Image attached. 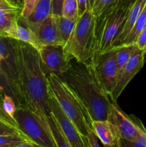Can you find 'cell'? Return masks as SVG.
<instances>
[{
    "mask_svg": "<svg viewBox=\"0 0 146 147\" xmlns=\"http://www.w3.org/2000/svg\"><path fill=\"white\" fill-rule=\"evenodd\" d=\"M26 142H31L24 135L0 136V147H15Z\"/></svg>",
    "mask_w": 146,
    "mask_h": 147,
    "instance_id": "obj_26",
    "label": "cell"
},
{
    "mask_svg": "<svg viewBox=\"0 0 146 147\" xmlns=\"http://www.w3.org/2000/svg\"><path fill=\"white\" fill-rule=\"evenodd\" d=\"M22 8L0 9V36L17 40Z\"/></svg>",
    "mask_w": 146,
    "mask_h": 147,
    "instance_id": "obj_14",
    "label": "cell"
},
{
    "mask_svg": "<svg viewBox=\"0 0 146 147\" xmlns=\"http://www.w3.org/2000/svg\"><path fill=\"white\" fill-rule=\"evenodd\" d=\"M78 19V18H77ZM77 19H68L60 16L59 19V29L61 40L62 41L63 45H65L69 38L71 36L74 30L75 24L77 23ZM63 46V47H64Z\"/></svg>",
    "mask_w": 146,
    "mask_h": 147,
    "instance_id": "obj_22",
    "label": "cell"
},
{
    "mask_svg": "<svg viewBox=\"0 0 146 147\" xmlns=\"http://www.w3.org/2000/svg\"><path fill=\"white\" fill-rule=\"evenodd\" d=\"M7 135L24 134L17 127L7 123L5 121L0 119V136H7Z\"/></svg>",
    "mask_w": 146,
    "mask_h": 147,
    "instance_id": "obj_29",
    "label": "cell"
},
{
    "mask_svg": "<svg viewBox=\"0 0 146 147\" xmlns=\"http://www.w3.org/2000/svg\"><path fill=\"white\" fill-rule=\"evenodd\" d=\"M0 57L7 63L13 80L19 88L18 72V40L0 36Z\"/></svg>",
    "mask_w": 146,
    "mask_h": 147,
    "instance_id": "obj_12",
    "label": "cell"
},
{
    "mask_svg": "<svg viewBox=\"0 0 146 147\" xmlns=\"http://www.w3.org/2000/svg\"><path fill=\"white\" fill-rule=\"evenodd\" d=\"M34 144V147H41V146H38V145H37V144Z\"/></svg>",
    "mask_w": 146,
    "mask_h": 147,
    "instance_id": "obj_41",
    "label": "cell"
},
{
    "mask_svg": "<svg viewBox=\"0 0 146 147\" xmlns=\"http://www.w3.org/2000/svg\"><path fill=\"white\" fill-rule=\"evenodd\" d=\"M61 16L68 19L78 18V4L77 0H63Z\"/></svg>",
    "mask_w": 146,
    "mask_h": 147,
    "instance_id": "obj_25",
    "label": "cell"
},
{
    "mask_svg": "<svg viewBox=\"0 0 146 147\" xmlns=\"http://www.w3.org/2000/svg\"><path fill=\"white\" fill-rule=\"evenodd\" d=\"M115 147H146V129L141 125L138 135L133 140L119 138L117 145Z\"/></svg>",
    "mask_w": 146,
    "mask_h": 147,
    "instance_id": "obj_24",
    "label": "cell"
},
{
    "mask_svg": "<svg viewBox=\"0 0 146 147\" xmlns=\"http://www.w3.org/2000/svg\"><path fill=\"white\" fill-rule=\"evenodd\" d=\"M0 3H4V4H11L8 0H0ZM14 5V4H13Z\"/></svg>",
    "mask_w": 146,
    "mask_h": 147,
    "instance_id": "obj_39",
    "label": "cell"
},
{
    "mask_svg": "<svg viewBox=\"0 0 146 147\" xmlns=\"http://www.w3.org/2000/svg\"><path fill=\"white\" fill-rule=\"evenodd\" d=\"M93 131L103 146L115 147L120 138L115 126L108 120L94 121L90 123Z\"/></svg>",
    "mask_w": 146,
    "mask_h": 147,
    "instance_id": "obj_15",
    "label": "cell"
},
{
    "mask_svg": "<svg viewBox=\"0 0 146 147\" xmlns=\"http://www.w3.org/2000/svg\"><path fill=\"white\" fill-rule=\"evenodd\" d=\"M19 8L11 4H4V3H0V9H16Z\"/></svg>",
    "mask_w": 146,
    "mask_h": 147,
    "instance_id": "obj_36",
    "label": "cell"
},
{
    "mask_svg": "<svg viewBox=\"0 0 146 147\" xmlns=\"http://www.w3.org/2000/svg\"><path fill=\"white\" fill-rule=\"evenodd\" d=\"M3 97H4V93H3L2 91L0 90V103H1V102H2Z\"/></svg>",
    "mask_w": 146,
    "mask_h": 147,
    "instance_id": "obj_40",
    "label": "cell"
},
{
    "mask_svg": "<svg viewBox=\"0 0 146 147\" xmlns=\"http://www.w3.org/2000/svg\"><path fill=\"white\" fill-rule=\"evenodd\" d=\"M49 90L58 103L64 114L69 118L79 131L87 137V126L90 119L75 93L55 74L47 76Z\"/></svg>",
    "mask_w": 146,
    "mask_h": 147,
    "instance_id": "obj_5",
    "label": "cell"
},
{
    "mask_svg": "<svg viewBox=\"0 0 146 147\" xmlns=\"http://www.w3.org/2000/svg\"><path fill=\"white\" fill-rule=\"evenodd\" d=\"M50 103L52 113L61 128L63 134L72 147H89L87 137L83 136L64 114L54 96L50 92Z\"/></svg>",
    "mask_w": 146,
    "mask_h": 147,
    "instance_id": "obj_10",
    "label": "cell"
},
{
    "mask_svg": "<svg viewBox=\"0 0 146 147\" xmlns=\"http://www.w3.org/2000/svg\"><path fill=\"white\" fill-rule=\"evenodd\" d=\"M145 55L146 51L137 48L124 67L119 70L114 87L110 95V99L113 103L117 102V98L127 84L143 67Z\"/></svg>",
    "mask_w": 146,
    "mask_h": 147,
    "instance_id": "obj_9",
    "label": "cell"
},
{
    "mask_svg": "<svg viewBox=\"0 0 146 147\" xmlns=\"http://www.w3.org/2000/svg\"><path fill=\"white\" fill-rule=\"evenodd\" d=\"M14 120L19 129L32 143L41 147H56L47 120L28 106H17Z\"/></svg>",
    "mask_w": 146,
    "mask_h": 147,
    "instance_id": "obj_6",
    "label": "cell"
},
{
    "mask_svg": "<svg viewBox=\"0 0 146 147\" xmlns=\"http://www.w3.org/2000/svg\"><path fill=\"white\" fill-rule=\"evenodd\" d=\"M145 4L146 0H135L133 4H132L131 7H130V10H129L124 27H123L120 34L117 37V40L115 42L113 47H117L123 45L126 38L133 29L137 17L140 15V12L143 10Z\"/></svg>",
    "mask_w": 146,
    "mask_h": 147,
    "instance_id": "obj_17",
    "label": "cell"
},
{
    "mask_svg": "<svg viewBox=\"0 0 146 147\" xmlns=\"http://www.w3.org/2000/svg\"><path fill=\"white\" fill-rule=\"evenodd\" d=\"M40 1V0H24L21 11V18H27Z\"/></svg>",
    "mask_w": 146,
    "mask_h": 147,
    "instance_id": "obj_30",
    "label": "cell"
},
{
    "mask_svg": "<svg viewBox=\"0 0 146 147\" xmlns=\"http://www.w3.org/2000/svg\"><path fill=\"white\" fill-rule=\"evenodd\" d=\"M70 60L85 65H93L96 55V18L92 8L78 17L68 41L63 47Z\"/></svg>",
    "mask_w": 146,
    "mask_h": 147,
    "instance_id": "obj_3",
    "label": "cell"
},
{
    "mask_svg": "<svg viewBox=\"0 0 146 147\" xmlns=\"http://www.w3.org/2000/svg\"><path fill=\"white\" fill-rule=\"evenodd\" d=\"M116 48H117L116 60H117L118 70H120L130 60L137 47L135 45H124Z\"/></svg>",
    "mask_w": 146,
    "mask_h": 147,
    "instance_id": "obj_23",
    "label": "cell"
},
{
    "mask_svg": "<svg viewBox=\"0 0 146 147\" xmlns=\"http://www.w3.org/2000/svg\"><path fill=\"white\" fill-rule=\"evenodd\" d=\"M0 90L4 94L11 96L15 101L17 106L25 105L24 98L19 88L6 76L0 69Z\"/></svg>",
    "mask_w": 146,
    "mask_h": 147,
    "instance_id": "obj_18",
    "label": "cell"
},
{
    "mask_svg": "<svg viewBox=\"0 0 146 147\" xmlns=\"http://www.w3.org/2000/svg\"><path fill=\"white\" fill-rule=\"evenodd\" d=\"M107 120L115 126L120 138L127 140H133L138 135L143 124L137 118L131 119L127 116L119 108L117 103L113 102L109 111Z\"/></svg>",
    "mask_w": 146,
    "mask_h": 147,
    "instance_id": "obj_11",
    "label": "cell"
},
{
    "mask_svg": "<svg viewBox=\"0 0 146 147\" xmlns=\"http://www.w3.org/2000/svg\"><path fill=\"white\" fill-rule=\"evenodd\" d=\"M0 119H1V120H3V121H7V123H10V124L13 125V126H16V127L18 128L15 120H14V119H13L12 118L10 117V116H9V115L7 114L5 111H4V109H3L2 106H1V103H0Z\"/></svg>",
    "mask_w": 146,
    "mask_h": 147,
    "instance_id": "obj_35",
    "label": "cell"
},
{
    "mask_svg": "<svg viewBox=\"0 0 146 147\" xmlns=\"http://www.w3.org/2000/svg\"><path fill=\"white\" fill-rule=\"evenodd\" d=\"M38 52L40 64L47 76L62 74L68 69L70 60L64 53L62 46L43 45Z\"/></svg>",
    "mask_w": 146,
    "mask_h": 147,
    "instance_id": "obj_8",
    "label": "cell"
},
{
    "mask_svg": "<svg viewBox=\"0 0 146 147\" xmlns=\"http://www.w3.org/2000/svg\"><path fill=\"white\" fill-rule=\"evenodd\" d=\"M52 13V0H40L27 18L19 19V22L37 34L42 22Z\"/></svg>",
    "mask_w": 146,
    "mask_h": 147,
    "instance_id": "obj_16",
    "label": "cell"
},
{
    "mask_svg": "<svg viewBox=\"0 0 146 147\" xmlns=\"http://www.w3.org/2000/svg\"><path fill=\"white\" fill-rule=\"evenodd\" d=\"M19 84L25 105L47 120L51 115L47 76L36 49L18 40Z\"/></svg>",
    "mask_w": 146,
    "mask_h": 147,
    "instance_id": "obj_1",
    "label": "cell"
},
{
    "mask_svg": "<svg viewBox=\"0 0 146 147\" xmlns=\"http://www.w3.org/2000/svg\"><path fill=\"white\" fill-rule=\"evenodd\" d=\"M146 27V4L137 17L133 29L129 33L128 36L125 41L124 45H135L137 36L140 32Z\"/></svg>",
    "mask_w": 146,
    "mask_h": 147,
    "instance_id": "obj_21",
    "label": "cell"
},
{
    "mask_svg": "<svg viewBox=\"0 0 146 147\" xmlns=\"http://www.w3.org/2000/svg\"><path fill=\"white\" fill-rule=\"evenodd\" d=\"M118 1L119 0H94L92 7V11L95 18L100 17Z\"/></svg>",
    "mask_w": 146,
    "mask_h": 147,
    "instance_id": "obj_27",
    "label": "cell"
},
{
    "mask_svg": "<svg viewBox=\"0 0 146 147\" xmlns=\"http://www.w3.org/2000/svg\"><path fill=\"white\" fill-rule=\"evenodd\" d=\"M1 106L4 109V111L9 115L11 118L14 119V115H15L16 111H17V106L14 99L10 96L7 94H4Z\"/></svg>",
    "mask_w": 146,
    "mask_h": 147,
    "instance_id": "obj_28",
    "label": "cell"
},
{
    "mask_svg": "<svg viewBox=\"0 0 146 147\" xmlns=\"http://www.w3.org/2000/svg\"><path fill=\"white\" fill-rule=\"evenodd\" d=\"M78 4L79 17L84 14L87 9L92 8L94 0H77Z\"/></svg>",
    "mask_w": 146,
    "mask_h": 147,
    "instance_id": "obj_33",
    "label": "cell"
},
{
    "mask_svg": "<svg viewBox=\"0 0 146 147\" xmlns=\"http://www.w3.org/2000/svg\"><path fill=\"white\" fill-rule=\"evenodd\" d=\"M87 137L89 147H100L98 142V138L95 135L91 127V124L88 123L87 126Z\"/></svg>",
    "mask_w": 146,
    "mask_h": 147,
    "instance_id": "obj_31",
    "label": "cell"
},
{
    "mask_svg": "<svg viewBox=\"0 0 146 147\" xmlns=\"http://www.w3.org/2000/svg\"><path fill=\"white\" fill-rule=\"evenodd\" d=\"M135 45L137 49L143 51H146V27L140 32L137 36Z\"/></svg>",
    "mask_w": 146,
    "mask_h": 147,
    "instance_id": "obj_32",
    "label": "cell"
},
{
    "mask_svg": "<svg viewBox=\"0 0 146 147\" xmlns=\"http://www.w3.org/2000/svg\"><path fill=\"white\" fill-rule=\"evenodd\" d=\"M15 147H34V144L31 142H26Z\"/></svg>",
    "mask_w": 146,
    "mask_h": 147,
    "instance_id": "obj_38",
    "label": "cell"
},
{
    "mask_svg": "<svg viewBox=\"0 0 146 147\" xmlns=\"http://www.w3.org/2000/svg\"><path fill=\"white\" fill-rule=\"evenodd\" d=\"M57 76L75 93L90 122L107 120L113 101L99 81L93 65H88L72 59L68 69Z\"/></svg>",
    "mask_w": 146,
    "mask_h": 147,
    "instance_id": "obj_2",
    "label": "cell"
},
{
    "mask_svg": "<svg viewBox=\"0 0 146 147\" xmlns=\"http://www.w3.org/2000/svg\"><path fill=\"white\" fill-rule=\"evenodd\" d=\"M9 1L14 4V6L19 8H22L23 7V3H24V0H8Z\"/></svg>",
    "mask_w": 146,
    "mask_h": 147,
    "instance_id": "obj_37",
    "label": "cell"
},
{
    "mask_svg": "<svg viewBox=\"0 0 146 147\" xmlns=\"http://www.w3.org/2000/svg\"><path fill=\"white\" fill-rule=\"evenodd\" d=\"M17 40L29 45L30 46L36 49L37 51H39L43 46V45L39 40L37 34L29 28L20 24L19 22L17 27Z\"/></svg>",
    "mask_w": 146,
    "mask_h": 147,
    "instance_id": "obj_19",
    "label": "cell"
},
{
    "mask_svg": "<svg viewBox=\"0 0 146 147\" xmlns=\"http://www.w3.org/2000/svg\"><path fill=\"white\" fill-rule=\"evenodd\" d=\"M63 0H52V13L54 15H62Z\"/></svg>",
    "mask_w": 146,
    "mask_h": 147,
    "instance_id": "obj_34",
    "label": "cell"
},
{
    "mask_svg": "<svg viewBox=\"0 0 146 147\" xmlns=\"http://www.w3.org/2000/svg\"><path fill=\"white\" fill-rule=\"evenodd\" d=\"M60 16L50 14L40 24L37 34L43 45H63L59 29Z\"/></svg>",
    "mask_w": 146,
    "mask_h": 147,
    "instance_id": "obj_13",
    "label": "cell"
},
{
    "mask_svg": "<svg viewBox=\"0 0 146 147\" xmlns=\"http://www.w3.org/2000/svg\"><path fill=\"white\" fill-rule=\"evenodd\" d=\"M104 147H113V146H104Z\"/></svg>",
    "mask_w": 146,
    "mask_h": 147,
    "instance_id": "obj_42",
    "label": "cell"
},
{
    "mask_svg": "<svg viewBox=\"0 0 146 147\" xmlns=\"http://www.w3.org/2000/svg\"><path fill=\"white\" fill-rule=\"evenodd\" d=\"M116 53L117 48L113 47L105 53L98 55L93 64L97 78L109 96L114 87L119 71Z\"/></svg>",
    "mask_w": 146,
    "mask_h": 147,
    "instance_id": "obj_7",
    "label": "cell"
},
{
    "mask_svg": "<svg viewBox=\"0 0 146 147\" xmlns=\"http://www.w3.org/2000/svg\"><path fill=\"white\" fill-rule=\"evenodd\" d=\"M135 0H119L96 18V55L111 50L125 23Z\"/></svg>",
    "mask_w": 146,
    "mask_h": 147,
    "instance_id": "obj_4",
    "label": "cell"
},
{
    "mask_svg": "<svg viewBox=\"0 0 146 147\" xmlns=\"http://www.w3.org/2000/svg\"><path fill=\"white\" fill-rule=\"evenodd\" d=\"M47 121L51 131L56 147H72L63 134L61 128L60 127L52 113H51V115L47 118Z\"/></svg>",
    "mask_w": 146,
    "mask_h": 147,
    "instance_id": "obj_20",
    "label": "cell"
}]
</instances>
